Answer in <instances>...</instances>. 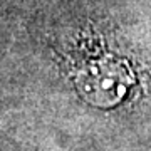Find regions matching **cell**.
I'll use <instances>...</instances> for the list:
<instances>
[{"instance_id": "6da1fadb", "label": "cell", "mask_w": 151, "mask_h": 151, "mask_svg": "<svg viewBox=\"0 0 151 151\" xmlns=\"http://www.w3.org/2000/svg\"><path fill=\"white\" fill-rule=\"evenodd\" d=\"M74 84L89 104L113 108L126 97L134 84V77L124 59L106 55L84 62L76 72Z\"/></svg>"}]
</instances>
